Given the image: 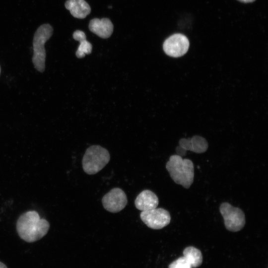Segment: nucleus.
<instances>
[{"mask_svg": "<svg viewBox=\"0 0 268 268\" xmlns=\"http://www.w3.org/2000/svg\"><path fill=\"white\" fill-rule=\"evenodd\" d=\"M158 202L159 200L156 195L148 190L140 192L134 201L135 207L142 211L156 208Z\"/></svg>", "mask_w": 268, "mask_h": 268, "instance_id": "9b49d317", "label": "nucleus"}, {"mask_svg": "<svg viewBox=\"0 0 268 268\" xmlns=\"http://www.w3.org/2000/svg\"><path fill=\"white\" fill-rule=\"evenodd\" d=\"M166 168L174 182L188 189L194 181V167L189 159H183L176 154L171 155L166 164Z\"/></svg>", "mask_w": 268, "mask_h": 268, "instance_id": "f03ea898", "label": "nucleus"}, {"mask_svg": "<svg viewBox=\"0 0 268 268\" xmlns=\"http://www.w3.org/2000/svg\"><path fill=\"white\" fill-rule=\"evenodd\" d=\"M183 256L192 268L198 267L202 264V256L201 253L195 247L190 246L186 248L183 251Z\"/></svg>", "mask_w": 268, "mask_h": 268, "instance_id": "4468645a", "label": "nucleus"}, {"mask_svg": "<svg viewBox=\"0 0 268 268\" xmlns=\"http://www.w3.org/2000/svg\"></svg>", "mask_w": 268, "mask_h": 268, "instance_id": "a211bd4d", "label": "nucleus"}, {"mask_svg": "<svg viewBox=\"0 0 268 268\" xmlns=\"http://www.w3.org/2000/svg\"><path fill=\"white\" fill-rule=\"evenodd\" d=\"M73 39L79 42V45L76 52V56L78 58H83L86 54L91 53L92 46L86 40L85 34L82 31L77 30L73 33Z\"/></svg>", "mask_w": 268, "mask_h": 268, "instance_id": "ddd939ff", "label": "nucleus"}, {"mask_svg": "<svg viewBox=\"0 0 268 268\" xmlns=\"http://www.w3.org/2000/svg\"><path fill=\"white\" fill-rule=\"evenodd\" d=\"M65 7L77 18H84L91 12L90 6L85 0H67Z\"/></svg>", "mask_w": 268, "mask_h": 268, "instance_id": "f8f14e48", "label": "nucleus"}, {"mask_svg": "<svg viewBox=\"0 0 268 268\" xmlns=\"http://www.w3.org/2000/svg\"><path fill=\"white\" fill-rule=\"evenodd\" d=\"M53 29L49 24L41 25L35 33L33 41L32 62L35 68L43 72L45 67L46 50L44 45L53 34Z\"/></svg>", "mask_w": 268, "mask_h": 268, "instance_id": "7ed1b4c3", "label": "nucleus"}, {"mask_svg": "<svg viewBox=\"0 0 268 268\" xmlns=\"http://www.w3.org/2000/svg\"><path fill=\"white\" fill-rule=\"evenodd\" d=\"M189 45V41L185 35L176 33L165 40L163 44V49L166 55L178 58L183 56L187 52Z\"/></svg>", "mask_w": 268, "mask_h": 268, "instance_id": "0eeeda50", "label": "nucleus"}, {"mask_svg": "<svg viewBox=\"0 0 268 268\" xmlns=\"http://www.w3.org/2000/svg\"><path fill=\"white\" fill-rule=\"evenodd\" d=\"M207 148L208 143L206 139L201 136L195 135L191 138L181 139L176 150L177 155L182 157L186 155L187 150L201 153L205 152Z\"/></svg>", "mask_w": 268, "mask_h": 268, "instance_id": "1a4fd4ad", "label": "nucleus"}, {"mask_svg": "<svg viewBox=\"0 0 268 268\" xmlns=\"http://www.w3.org/2000/svg\"><path fill=\"white\" fill-rule=\"evenodd\" d=\"M0 268H7L3 263L0 262Z\"/></svg>", "mask_w": 268, "mask_h": 268, "instance_id": "f3484780", "label": "nucleus"}, {"mask_svg": "<svg viewBox=\"0 0 268 268\" xmlns=\"http://www.w3.org/2000/svg\"><path fill=\"white\" fill-rule=\"evenodd\" d=\"M238 0L241 2L249 3V2H254L256 0Z\"/></svg>", "mask_w": 268, "mask_h": 268, "instance_id": "dca6fc26", "label": "nucleus"}, {"mask_svg": "<svg viewBox=\"0 0 268 268\" xmlns=\"http://www.w3.org/2000/svg\"><path fill=\"white\" fill-rule=\"evenodd\" d=\"M142 222L149 228L160 229L170 223L171 216L169 212L162 208H155L142 211L140 214Z\"/></svg>", "mask_w": 268, "mask_h": 268, "instance_id": "423d86ee", "label": "nucleus"}, {"mask_svg": "<svg viewBox=\"0 0 268 268\" xmlns=\"http://www.w3.org/2000/svg\"><path fill=\"white\" fill-rule=\"evenodd\" d=\"M168 268H192V267L183 256L173 262L169 265Z\"/></svg>", "mask_w": 268, "mask_h": 268, "instance_id": "2eb2a0df", "label": "nucleus"}, {"mask_svg": "<svg viewBox=\"0 0 268 268\" xmlns=\"http://www.w3.org/2000/svg\"><path fill=\"white\" fill-rule=\"evenodd\" d=\"M102 202L106 210L116 213L125 207L128 199L124 191L119 188H114L103 196Z\"/></svg>", "mask_w": 268, "mask_h": 268, "instance_id": "6e6552de", "label": "nucleus"}, {"mask_svg": "<svg viewBox=\"0 0 268 268\" xmlns=\"http://www.w3.org/2000/svg\"><path fill=\"white\" fill-rule=\"evenodd\" d=\"M224 221L226 228L232 232L241 230L245 224V217L243 211L239 207H235L229 203L225 202L219 207Z\"/></svg>", "mask_w": 268, "mask_h": 268, "instance_id": "39448f33", "label": "nucleus"}, {"mask_svg": "<svg viewBox=\"0 0 268 268\" xmlns=\"http://www.w3.org/2000/svg\"><path fill=\"white\" fill-rule=\"evenodd\" d=\"M50 227L49 222L41 219L35 211H29L19 217L16 229L19 237L27 242L36 241L47 233Z\"/></svg>", "mask_w": 268, "mask_h": 268, "instance_id": "f257e3e1", "label": "nucleus"}, {"mask_svg": "<svg viewBox=\"0 0 268 268\" xmlns=\"http://www.w3.org/2000/svg\"><path fill=\"white\" fill-rule=\"evenodd\" d=\"M88 27L91 32L103 39L110 37L114 30L113 23L107 18H93L89 22Z\"/></svg>", "mask_w": 268, "mask_h": 268, "instance_id": "9d476101", "label": "nucleus"}, {"mask_svg": "<svg viewBox=\"0 0 268 268\" xmlns=\"http://www.w3.org/2000/svg\"><path fill=\"white\" fill-rule=\"evenodd\" d=\"M109 151L100 145H92L85 151L82 160V168L87 174H95L109 162Z\"/></svg>", "mask_w": 268, "mask_h": 268, "instance_id": "20e7f679", "label": "nucleus"}]
</instances>
